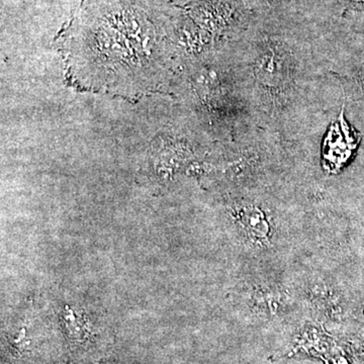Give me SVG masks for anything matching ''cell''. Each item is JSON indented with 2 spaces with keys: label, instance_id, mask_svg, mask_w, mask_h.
Masks as SVG:
<instances>
[{
  "label": "cell",
  "instance_id": "obj_1",
  "mask_svg": "<svg viewBox=\"0 0 364 364\" xmlns=\"http://www.w3.org/2000/svg\"><path fill=\"white\" fill-rule=\"evenodd\" d=\"M159 7V0H92L67 40L69 78L119 97L157 91L182 51Z\"/></svg>",
  "mask_w": 364,
  "mask_h": 364
},
{
  "label": "cell",
  "instance_id": "obj_2",
  "mask_svg": "<svg viewBox=\"0 0 364 364\" xmlns=\"http://www.w3.org/2000/svg\"><path fill=\"white\" fill-rule=\"evenodd\" d=\"M296 45L277 37H261L248 46L237 63L256 123L279 131L305 93L306 61Z\"/></svg>",
  "mask_w": 364,
  "mask_h": 364
},
{
  "label": "cell",
  "instance_id": "obj_3",
  "mask_svg": "<svg viewBox=\"0 0 364 364\" xmlns=\"http://www.w3.org/2000/svg\"><path fill=\"white\" fill-rule=\"evenodd\" d=\"M61 315V322L68 339L71 341L83 342L90 337V321L86 318L83 309L66 305Z\"/></svg>",
  "mask_w": 364,
  "mask_h": 364
},
{
  "label": "cell",
  "instance_id": "obj_4",
  "mask_svg": "<svg viewBox=\"0 0 364 364\" xmlns=\"http://www.w3.org/2000/svg\"><path fill=\"white\" fill-rule=\"evenodd\" d=\"M350 82L353 87H356V90L364 92V65L356 72L355 75L352 77Z\"/></svg>",
  "mask_w": 364,
  "mask_h": 364
}]
</instances>
